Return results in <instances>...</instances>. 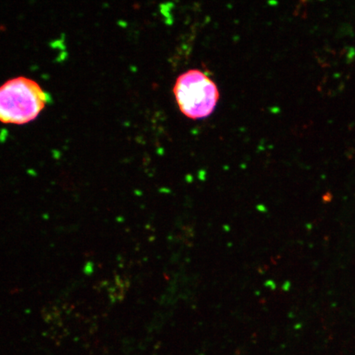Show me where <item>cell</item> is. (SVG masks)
I'll list each match as a JSON object with an SVG mask.
<instances>
[{
	"mask_svg": "<svg viewBox=\"0 0 355 355\" xmlns=\"http://www.w3.org/2000/svg\"><path fill=\"white\" fill-rule=\"evenodd\" d=\"M48 94L35 81L19 77L0 86V122L24 124L35 119L48 102Z\"/></svg>",
	"mask_w": 355,
	"mask_h": 355,
	"instance_id": "6da1fadb",
	"label": "cell"
},
{
	"mask_svg": "<svg viewBox=\"0 0 355 355\" xmlns=\"http://www.w3.org/2000/svg\"><path fill=\"white\" fill-rule=\"evenodd\" d=\"M174 94L180 111L192 119L208 117L219 100L216 83L197 69L188 70L177 78Z\"/></svg>",
	"mask_w": 355,
	"mask_h": 355,
	"instance_id": "7a4b0ae2",
	"label": "cell"
}]
</instances>
